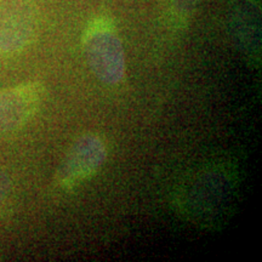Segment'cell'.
Segmentation results:
<instances>
[{
  "label": "cell",
  "instance_id": "8992f818",
  "mask_svg": "<svg viewBox=\"0 0 262 262\" xmlns=\"http://www.w3.org/2000/svg\"><path fill=\"white\" fill-rule=\"evenodd\" d=\"M12 205V182L9 175L0 170V217L9 214Z\"/></svg>",
  "mask_w": 262,
  "mask_h": 262
},
{
  "label": "cell",
  "instance_id": "6da1fadb",
  "mask_svg": "<svg viewBox=\"0 0 262 262\" xmlns=\"http://www.w3.org/2000/svg\"><path fill=\"white\" fill-rule=\"evenodd\" d=\"M238 178L227 164L208 165L185 180L178 193V206L196 225L217 226L228 217L235 196Z\"/></svg>",
  "mask_w": 262,
  "mask_h": 262
},
{
  "label": "cell",
  "instance_id": "3957f363",
  "mask_svg": "<svg viewBox=\"0 0 262 262\" xmlns=\"http://www.w3.org/2000/svg\"><path fill=\"white\" fill-rule=\"evenodd\" d=\"M86 61L103 84L116 85L125 75V56L120 39L106 25L94 26L84 40Z\"/></svg>",
  "mask_w": 262,
  "mask_h": 262
},
{
  "label": "cell",
  "instance_id": "5b68a950",
  "mask_svg": "<svg viewBox=\"0 0 262 262\" xmlns=\"http://www.w3.org/2000/svg\"><path fill=\"white\" fill-rule=\"evenodd\" d=\"M34 32L32 9L24 0L2 5L0 14V50L15 52L31 41Z\"/></svg>",
  "mask_w": 262,
  "mask_h": 262
},
{
  "label": "cell",
  "instance_id": "277c9868",
  "mask_svg": "<svg viewBox=\"0 0 262 262\" xmlns=\"http://www.w3.org/2000/svg\"><path fill=\"white\" fill-rule=\"evenodd\" d=\"M44 97L39 83H24L0 91V133L18 130L37 112Z\"/></svg>",
  "mask_w": 262,
  "mask_h": 262
},
{
  "label": "cell",
  "instance_id": "7a4b0ae2",
  "mask_svg": "<svg viewBox=\"0 0 262 262\" xmlns=\"http://www.w3.org/2000/svg\"><path fill=\"white\" fill-rule=\"evenodd\" d=\"M107 143L98 134L88 133L72 143L57 170V182L63 189H74L96 175L106 163Z\"/></svg>",
  "mask_w": 262,
  "mask_h": 262
}]
</instances>
